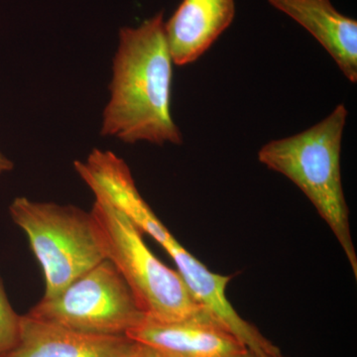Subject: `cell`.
I'll return each mask as SVG.
<instances>
[{"instance_id": "obj_3", "label": "cell", "mask_w": 357, "mask_h": 357, "mask_svg": "<svg viewBox=\"0 0 357 357\" xmlns=\"http://www.w3.org/2000/svg\"><path fill=\"white\" fill-rule=\"evenodd\" d=\"M91 213L105 258L123 277L147 319L175 321L204 309L178 271L167 267L148 248L135 223L100 201L95 202Z\"/></svg>"}, {"instance_id": "obj_14", "label": "cell", "mask_w": 357, "mask_h": 357, "mask_svg": "<svg viewBox=\"0 0 357 357\" xmlns=\"http://www.w3.org/2000/svg\"><path fill=\"white\" fill-rule=\"evenodd\" d=\"M241 357H259V356H255V354H251V352L246 351L245 354H244L243 356ZM274 357H284V356H282V354H280V356H274Z\"/></svg>"}, {"instance_id": "obj_10", "label": "cell", "mask_w": 357, "mask_h": 357, "mask_svg": "<svg viewBox=\"0 0 357 357\" xmlns=\"http://www.w3.org/2000/svg\"><path fill=\"white\" fill-rule=\"evenodd\" d=\"M311 33L351 83L357 82V22L331 0H268Z\"/></svg>"}, {"instance_id": "obj_4", "label": "cell", "mask_w": 357, "mask_h": 357, "mask_svg": "<svg viewBox=\"0 0 357 357\" xmlns=\"http://www.w3.org/2000/svg\"><path fill=\"white\" fill-rule=\"evenodd\" d=\"M11 218L25 232L42 269L43 298L62 292L69 284L107 259L95 220L74 206L16 198Z\"/></svg>"}, {"instance_id": "obj_9", "label": "cell", "mask_w": 357, "mask_h": 357, "mask_svg": "<svg viewBox=\"0 0 357 357\" xmlns=\"http://www.w3.org/2000/svg\"><path fill=\"white\" fill-rule=\"evenodd\" d=\"M234 0H183L165 23L173 63L187 66L198 61L231 24Z\"/></svg>"}, {"instance_id": "obj_6", "label": "cell", "mask_w": 357, "mask_h": 357, "mask_svg": "<svg viewBox=\"0 0 357 357\" xmlns=\"http://www.w3.org/2000/svg\"><path fill=\"white\" fill-rule=\"evenodd\" d=\"M126 335L162 357H241L248 351L206 309L175 321L146 318Z\"/></svg>"}, {"instance_id": "obj_11", "label": "cell", "mask_w": 357, "mask_h": 357, "mask_svg": "<svg viewBox=\"0 0 357 357\" xmlns=\"http://www.w3.org/2000/svg\"><path fill=\"white\" fill-rule=\"evenodd\" d=\"M21 316L9 303L0 279V356L11 351L20 340Z\"/></svg>"}, {"instance_id": "obj_8", "label": "cell", "mask_w": 357, "mask_h": 357, "mask_svg": "<svg viewBox=\"0 0 357 357\" xmlns=\"http://www.w3.org/2000/svg\"><path fill=\"white\" fill-rule=\"evenodd\" d=\"M138 344L128 335L77 332L26 314L17 344L0 357H130Z\"/></svg>"}, {"instance_id": "obj_1", "label": "cell", "mask_w": 357, "mask_h": 357, "mask_svg": "<svg viewBox=\"0 0 357 357\" xmlns=\"http://www.w3.org/2000/svg\"><path fill=\"white\" fill-rule=\"evenodd\" d=\"M173 64L163 13L138 27L122 28L102 135L131 144H182L171 112Z\"/></svg>"}, {"instance_id": "obj_12", "label": "cell", "mask_w": 357, "mask_h": 357, "mask_svg": "<svg viewBox=\"0 0 357 357\" xmlns=\"http://www.w3.org/2000/svg\"><path fill=\"white\" fill-rule=\"evenodd\" d=\"M130 357H162L153 349L146 347V345L138 344L137 349Z\"/></svg>"}, {"instance_id": "obj_5", "label": "cell", "mask_w": 357, "mask_h": 357, "mask_svg": "<svg viewBox=\"0 0 357 357\" xmlns=\"http://www.w3.org/2000/svg\"><path fill=\"white\" fill-rule=\"evenodd\" d=\"M27 314L77 332L126 335L146 319L123 277L105 259Z\"/></svg>"}, {"instance_id": "obj_7", "label": "cell", "mask_w": 357, "mask_h": 357, "mask_svg": "<svg viewBox=\"0 0 357 357\" xmlns=\"http://www.w3.org/2000/svg\"><path fill=\"white\" fill-rule=\"evenodd\" d=\"M74 166L96 201L121 211L159 244L170 236V231L141 197L128 164L116 154L95 149L86 161H76Z\"/></svg>"}, {"instance_id": "obj_13", "label": "cell", "mask_w": 357, "mask_h": 357, "mask_svg": "<svg viewBox=\"0 0 357 357\" xmlns=\"http://www.w3.org/2000/svg\"><path fill=\"white\" fill-rule=\"evenodd\" d=\"M13 163L0 152V175L13 170Z\"/></svg>"}, {"instance_id": "obj_2", "label": "cell", "mask_w": 357, "mask_h": 357, "mask_svg": "<svg viewBox=\"0 0 357 357\" xmlns=\"http://www.w3.org/2000/svg\"><path fill=\"white\" fill-rule=\"evenodd\" d=\"M347 114V107L340 103L307 130L266 143L258 152V160L292 181L306 195L337 237L357 277V255L340 172Z\"/></svg>"}]
</instances>
